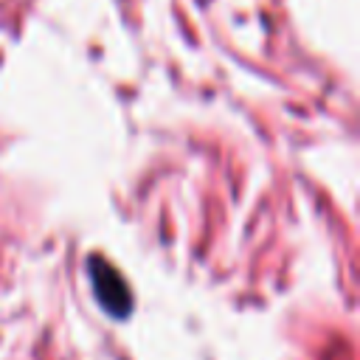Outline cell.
<instances>
[{
  "label": "cell",
  "mask_w": 360,
  "mask_h": 360,
  "mask_svg": "<svg viewBox=\"0 0 360 360\" xmlns=\"http://www.w3.org/2000/svg\"><path fill=\"white\" fill-rule=\"evenodd\" d=\"M90 278H93V290H96V298L98 304L115 315V318H124L129 315V304H132V295H129V287L124 284L121 273L115 267H110L107 262H101L98 256L90 259Z\"/></svg>",
  "instance_id": "6da1fadb"
}]
</instances>
